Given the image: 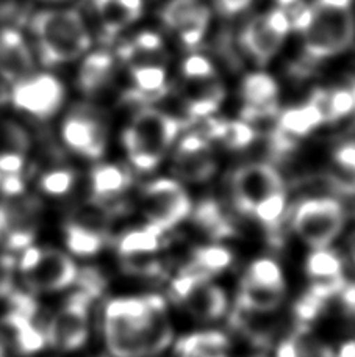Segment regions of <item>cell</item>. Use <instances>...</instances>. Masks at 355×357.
Masks as SVG:
<instances>
[{"label":"cell","mask_w":355,"mask_h":357,"mask_svg":"<svg viewBox=\"0 0 355 357\" xmlns=\"http://www.w3.org/2000/svg\"><path fill=\"white\" fill-rule=\"evenodd\" d=\"M290 19L282 8L271 10L255 16L241 33V44L253 61L266 65L281 50L290 33Z\"/></svg>","instance_id":"10"},{"label":"cell","mask_w":355,"mask_h":357,"mask_svg":"<svg viewBox=\"0 0 355 357\" xmlns=\"http://www.w3.org/2000/svg\"><path fill=\"white\" fill-rule=\"evenodd\" d=\"M179 304L196 320L214 321L227 312L229 299L221 287L212 284L210 279H204L196 284Z\"/></svg>","instance_id":"18"},{"label":"cell","mask_w":355,"mask_h":357,"mask_svg":"<svg viewBox=\"0 0 355 357\" xmlns=\"http://www.w3.org/2000/svg\"><path fill=\"white\" fill-rule=\"evenodd\" d=\"M307 102H310V104L321 113L324 123H335V121L343 119L355 110L354 96L351 93V89L345 88H316L315 91L310 94Z\"/></svg>","instance_id":"23"},{"label":"cell","mask_w":355,"mask_h":357,"mask_svg":"<svg viewBox=\"0 0 355 357\" xmlns=\"http://www.w3.org/2000/svg\"><path fill=\"white\" fill-rule=\"evenodd\" d=\"M306 273L313 280L345 276L343 259L331 248H318L308 254L306 260Z\"/></svg>","instance_id":"30"},{"label":"cell","mask_w":355,"mask_h":357,"mask_svg":"<svg viewBox=\"0 0 355 357\" xmlns=\"http://www.w3.org/2000/svg\"><path fill=\"white\" fill-rule=\"evenodd\" d=\"M185 108L191 121L210 118L226 98V89L218 73L207 77L185 79Z\"/></svg>","instance_id":"16"},{"label":"cell","mask_w":355,"mask_h":357,"mask_svg":"<svg viewBox=\"0 0 355 357\" xmlns=\"http://www.w3.org/2000/svg\"><path fill=\"white\" fill-rule=\"evenodd\" d=\"M285 190L281 174L268 163H251L241 167L232 177V196L235 208L252 215L260 202L277 191Z\"/></svg>","instance_id":"11"},{"label":"cell","mask_w":355,"mask_h":357,"mask_svg":"<svg viewBox=\"0 0 355 357\" xmlns=\"http://www.w3.org/2000/svg\"><path fill=\"white\" fill-rule=\"evenodd\" d=\"M200 0H169L161 10V21L169 30H175L183 19L198 8Z\"/></svg>","instance_id":"38"},{"label":"cell","mask_w":355,"mask_h":357,"mask_svg":"<svg viewBox=\"0 0 355 357\" xmlns=\"http://www.w3.org/2000/svg\"><path fill=\"white\" fill-rule=\"evenodd\" d=\"M324 307H326V301H322V299L315 296L313 293H310L307 290L299 299H297V303L293 307V312L297 323L307 326L308 323L315 321L316 318L321 315V312L324 310Z\"/></svg>","instance_id":"39"},{"label":"cell","mask_w":355,"mask_h":357,"mask_svg":"<svg viewBox=\"0 0 355 357\" xmlns=\"http://www.w3.org/2000/svg\"><path fill=\"white\" fill-rule=\"evenodd\" d=\"M243 110L241 118L246 123H255L274 118L278 113V85L266 73H252L241 85Z\"/></svg>","instance_id":"15"},{"label":"cell","mask_w":355,"mask_h":357,"mask_svg":"<svg viewBox=\"0 0 355 357\" xmlns=\"http://www.w3.org/2000/svg\"><path fill=\"white\" fill-rule=\"evenodd\" d=\"M199 132L207 139H218L224 143L229 149H244L255 142L257 132L252 124L246 121H227L216 118L202 119V127Z\"/></svg>","instance_id":"20"},{"label":"cell","mask_w":355,"mask_h":357,"mask_svg":"<svg viewBox=\"0 0 355 357\" xmlns=\"http://www.w3.org/2000/svg\"><path fill=\"white\" fill-rule=\"evenodd\" d=\"M352 256H354V264H355V245H354V251H352Z\"/></svg>","instance_id":"56"},{"label":"cell","mask_w":355,"mask_h":357,"mask_svg":"<svg viewBox=\"0 0 355 357\" xmlns=\"http://www.w3.org/2000/svg\"><path fill=\"white\" fill-rule=\"evenodd\" d=\"M0 181H2V173H0Z\"/></svg>","instance_id":"57"},{"label":"cell","mask_w":355,"mask_h":357,"mask_svg":"<svg viewBox=\"0 0 355 357\" xmlns=\"http://www.w3.org/2000/svg\"><path fill=\"white\" fill-rule=\"evenodd\" d=\"M104 339L113 357H154L173 343L161 296L115 298L104 309Z\"/></svg>","instance_id":"1"},{"label":"cell","mask_w":355,"mask_h":357,"mask_svg":"<svg viewBox=\"0 0 355 357\" xmlns=\"http://www.w3.org/2000/svg\"><path fill=\"white\" fill-rule=\"evenodd\" d=\"M36 49L44 66H58L77 60L91 47L84 17L75 10H42L30 19Z\"/></svg>","instance_id":"2"},{"label":"cell","mask_w":355,"mask_h":357,"mask_svg":"<svg viewBox=\"0 0 355 357\" xmlns=\"http://www.w3.org/2000/svg\"><path fill=\"white\" fill-rule=\"evenodd\" d=\"M0 190L2 193L8 197L21 196L25 190V183L21 174H5V177L0 181Z\"/></svg>","instance_id":"46"},{"label":"cell","mask_w":355,"mask_h":357,"mask_svg":"<svg viewBox=\"0 0 355 357\" xmlns=\"http://www.w3.org/2000/svg\"><path fill=\"white\" fill-rule=\"evenodd\" d=\"M303 36V52L310 61L327 60L349 49L355 36L351 8L333 6L315 0Z\"/></svg>","instance_id":"4"},{"label":"cell","mask_w":355,"mask_h":357,"mask_svg":"<svg viewBox=\"0 0 355 357\" xmlns=\"http://www.w3.org/2000/svg\"><path fill=\"white\" fill-rule=\"evenodd\" d=\"M141 208L148 225L168 232L188 218L193 212V204L180 182L163 177L145 185Z\"/></svg>","instance_id":"6"},{"label":"cell","mask_w":355,"mask_h":357,"mask_svg":"<svg viewBox=\"0 0 355 357\" xmlns=\"http://www.w3.org/2000/svg\"><path fill=\"white\" fill-rule=\"evenodd\" d=\"M77 265L65 252L58 250H42L38 264L30 271L24 273V280L30 290L38 293L58 291L72 285L77 279Z\"/></svg>","instance_id":"13"},{"label":"cell","mask_w":355,"mask_h":357,"mask_svg":"<svg viewBox=\"0 0 355 357\" xmlns=\"http://www.w3.org/2000/svg\"><path fill=\"white\" fill-rule=\"evenodd\" d=\"M338 296L341 305H343V310L349 317L355 318V282H346V285L338 293Z\"/></svg>","instance_id":"47"},{"label":"cell","mask_w":355,"mask_h":357,"mask_svg":"<svg viewBox=\"0 0 355 357\" xmlns=\"http://www.w3.org/2000/svg\"><path fill=\"white\" fill-rule=\"evenodd\" d=\"M210 8L207 5L200 3L191 15H188L183 21L177 25V31L180 41L187 47H194L204 40L208 25H210Z\"/></svg>","instance_id":"34"},{"label":"cell","mask_w":355,"mask_h":357,"mask_svg":"<svg viewBox=\"0 0 355 357\" xmlns=\"http://www.w3.org/2000/svg\"><path fill=\"white\" fill-rule=\"evenodd\" d=\"M285 291L287 290H276V289H265V287L247 284L241 280L237 307H241L255 314H269L281 307Z\"/></svg>","instance_id":"26"},{"label":"cell","mask_w":355,"mask_h":357,"mask_svg":"<svg viewBox=\"0 0 355 357\" xmlns=\"http://www.w3.org/2000/svg\"><path fill=\"white\" fill-rule=\"evenodd\" d=\"M194 222L208 237L214 240L232 237L235 234V226L232 225L229 216L224 213L218 202L204 201L194 210Z\"/></svg>","instance_id":"29"},{"label":"cell","mask_w":355,"mask_h":357,"mask_svg":"<svg viewBox=\"0 0 355 357\" xmlns=\"http://www.w3.org/2000/svg\"><path fill=\"white\" fill-rule=\"evenodd\" d=\"M130 185V173L119 165H99L91 173V196L97 204L116 199Z\"/></svg>","instance_id":"22"},{"label":"cell","mask_w":355,"mask_h":357,"mask_svg":"<svg viewBox=\"0 0 355 357\" xmlns=\"http://www.w3.org/2000/svg\"><path fill=\"white\" fill-rule=\"evenodd\" d=\"M0 357H5V345L0 342Z\"/></svg>","instance_id":"54"},{"label":"cell","mask_w":355,"mask_h":357,"mask_svg":"<svg viewBox=\"0 0 355 357\" xmlns=\"http://www.w3.org/2000/svg\"><path fill=\"white\" fill-rule=\"evenodd\" d=\"M75 282L79 284V290L85 291L88 296L96 299L105 289V278L96 268H85L79 271Z\"/></svg>","instance_id":"40"},{"label":"cell","mask_w":355,"mask_h":357,"mask_svg":"<svg viewBox=\"0 0 355 357\" xmlns=\"http://www.w3.org/2000/svg\"><path fill=\"white\" fill-rule=\"evenodd\" d=\"M10 100L19 112L44 121L60 110L65 86L52 74H30L11 86Z\"/></svg>","instance_id":"8"},{"label":"cell","mask_w":355,"mask_h":357,"mask_svg":"<svg viewBox=\"0 0 355 357\" xmlns=\"http://www.w3.org/2000/svg\"><path fill=\"white\" fill-rule=\"evenodd\" d=\"M8 298L11 304V312H15V314H19L25 318H29V320L35 321V317L38 315L40 307H38V303L35 301L33 296L29 295V293L13 290L8 295Z\"/></svg>","instance_id":"42"},{"label":"cell","mask_w":355,"mask_h":357,"mask_svg":"<svg viewBox=\"0 0 355 357\" xmlns=\"http://www.w3.org/2000/svg\"><path fill=\"white\" fill-rule=\"evenodd\" d=\"M285 213H287V191L282 190L260 202L258 206L253 208L252 216H255V218L268 229L271 237L276 238L278 227H281L285 220Z\"/></svg>","instance_id":"33"},{"label":"cell","mask_w":355,"mask_h":357,"mask_svg":"<svg viewBox=\"0 0 355 357\" xmlns=\"http://www.w3.org/2000/svg\"><path fill=\"white\" fill-rule=\"evenodd\" d=\"M0 323L3 328L2 334L10 335V340L19 353L33 354L47 345L46 329L36 326L33 320L10 312Z\"/></svg>","instance_id":"21"},{"label":"cell","mask_w":355,"mask_h":357,"mask_svg":"<svg viewBox=\"0 0 355 357\" xmlns=\"http://www.w3.org/2000/svg\"><path fill=\"white\" fill-rule=\"evenodd\" d=\"M210 143L199 130L183 137L174 152L173 171L175 176L191 183H202L212 178L218 165Z\"/></svg>","instance_id":"12"},{"label":"cell","mask_w":355,"mask_h":357,"mask_svg":"<svg viewBox=\"0 0 355 357\" xmlns=\"http://www.w3.org/2000/svg\"><path fill=\"white\" fill-rule=\"evenodd\" d=\"M230 347L229 337L219 331H202L189 334L179 340L175 351L179 357H191L200 354H221Z\"/></svg>","instance_id":"27"},{"label":"cell","mask_w":355,"mask_h":357,"mask_svg":"<svg viewBox=\"0 0 355 357\" xmlns=\"http://www.w3.org/2000/svg\"><path fill=\"white\" fill-rule=\"evenodd\" d=\"M164 232L152 225L132 229L123 234L118 240V252L123 257L152 256L161 248Z\"/></svg>","instance_id":"25"},{"label":"cell","mask_w":355,"mask_h":357,"mask_svg":"<svg viewBox=\"0 0 355 357\" xmlns=\"http://www.w3.org/2000/svg\"><path fill=\"white\" fill-rule=\"evenodd\" d=\"M346 210L335 197H310L299 202L291 216V227L307 246L329 248L343 232Z\"/></svg>","instance_id":"5"},{"label":"cell","mask_w":355,"mask_h":357,"mask_svg":"<svg viewBox=\"0 0 355 357\" xmlns=\"http://www.w3.org/2000/svg\"><path fill=\"white\" fill-rule=\"evenodd\" d=\"M232 264H233L232 251L221 245L198 248V250L193 252V259H191V265L208 279L214 276V274L226 271Z\"/></svg>","instance_id":"31"},{"label":"cell","mask_w":355,"mask_h":357,"mask_svg":"<svg viewBox=\"0 0 355 357\" xmlns=\"http://www.w3.org/2000/svg\"><path fill=\"white\" fill-rule=\"evenodd\" d=\"M17 6L19 0H0V21H6L15 16Z\"/></svg>","instance_id":"50"},{"label":"cell","mask_w":355,"mask_h":357,"mask_svg":"<svg viewBox=\"0 0 355 357\" xmlns=\"http://www.w3.org/2000/svg\"><path fill=\"white\" fill-rule=\"evenodd\" d=\"M35 238V232L31 227L21 226L11 229L10 232H6V246L13 251L17 250H27L31 246Z\"/></svg>","instance_id":"43"},{"label":"cell","mask_w":355,"mask_h":357,"mask_svg":"<svg viewBox=\"0 0 355 357\" xmlns=\"http://www.w3.org/2000/svg\"><path fill=\"white\" fill-rule=\"evenodd\" d=\"M243 280L247 284L265 287V289L287 290L281 265L272 259H257L247 268Z\"/></svg>","instance_id":"32"},{"label":"cell","mask_w":355,"mask_h":357,"mask_svg":"<svg viewBox=\"0 0 355 357\" xmlns=\"http://www.w3.org/2000/svg\"><path fill=\"white\" fill-rule=\"evenodd\" d=\"M182 123L155 108L143 107L123 133V143L133 167L141 173L154 171L174 144Z\"/></svg>","instance_id":"3"},{"label":"cell","mask_w":355,"mask_h":357,"mask_svg":"<svg viewBox=\"0 0 355 357\" xmlns=\"http://www.w3.org/2000/svg\"><path fill=\"white\" fill-rule=\"evenodd\" d=\"M106 40H113L143 15V0H93Z\"/></svg>","instance_id":"19"},{"label":"cell","mask_w":355,"mask_h":357,"mask_svg":"<svg viewBox=\"0 0 355 357\" xmlns=\"http://www.w3.org/2000/svg\"><path fill=\"white\" fill-rule=\"evenodd\" d=\"M327 181L331 183V187L335 191H338L340 195L355 196V167L332 162V167L327 174Z\"/></svg>","instance_id":"37"},{"label":"cell","mask_w":355,"mask_h":357,"mask_svg":"<svg viewBox=\"0 0 355 357\" xmlns=\"http://www.w3.org/2000/svg\"><path fill=\"white\" fill-rule=\"evenodd\" d=\"M33 55L24 36L15 29H0V74L10 82L29 77L33 71Z\"/></svg>","instance_id":"17"},{"label":"cell","mask_w":355,"mask_h":357,"mask_svg":"<svg viewBox=\"0 0 355 357\" xmlns=\"http://www.w3.org/2000/svg\"><path fill=\"white\" fill-rule=\"evenodd\" d=\"M41 254H42L41 248H35V246L27 248V250L24 251L21 260H19V270L22 273L30 271L31 268L38 264V260L41 259Z\"/></svg>","instance_id":"49"},{"label":"cell","mask_w":355,"mask_h":357,"mask_svg":"<svg viewBox=\"0 0 355 357\" xmlns=\"http://www.w3.org/2000/svg\"><path fill=\"white\" fill-rule=\"evenodd\" d=\"M66 246L74 256L93 257L104 250L105 237L97 229L88 227L84 222H69L65 227Z\"/></svg>","instance_id":"28"},{"label":"cell","mask_w":355,"mask_h":357,"mask_svg":"<svg viewBox=\"0 0 355 357\" xmlns=\"http://www.w3.org/2000/svg\"><path fill=\"white\" fill-rule=\"evenodd\" d=\"M221 13L227 16H235L238 13L244 11L247 6H251L252 0H214Z\"/></svg>","instance_id":"48"},{"label":"cell","mask_w":355,"mask_h":357,"mask_svg":"<svg viewBox=\"0 0 355 357\" xmlns=\"http://www.w3.org/2000/svg\"><path fill=\"white\" fill-rule=\"evenodd\" d=\"M191 357H227L226 353H221V354H200V356H191Z\"/></svg>","instance_id":"53"},{"label":"cell","mask_w":355,"mask_h":357,"mask_svg":"<svg viewBox=\"0 0 355 357\" xmlns=\"http://www.w3.org/2000/svg\"><path fill=\"white\" fill-rule=\"evenodd\" d=\"M182 74L185 79L207 77V75L216 74L213 63L202 55H191L185 60L182 66Z\"/></svg>","instance_id":"41"},{"label":"cell","mask_w":355,"mask_h":357,"mask_svg":"<svg viewBox=\"0 0 355 357\" xmlns=\"http://www.w3.org/2000/svg\"><path fill=\"white\" fill-rule=\"evenodd\" d=\"M75 174L72 169H54L44 174L40 187L49 196H63L74 187Z\"/></svg>","instance_id":"36"},{"label":"cell","mask_w":355,"mask_h":357,"mask_svg":"<svg viewBox=\"0 0 355 357\" xmlns=\"http://www.w3.org/2000/svg\"><path fill=\"white\" fill-rule=\"evenodd\" d=\"M94 299L77 290L46 328L47 343L60 351H75L90 335V305Z\"/></svg>","instance_id":"7"},{"label":"cell","mask_w":355,"mask_h":357,"mask_svg":"<svg viewBox=\"0 0 355 357\" xmlns=\"http://www.w3.org/2000/svg\"><path fill=\"white\" fill-rule=\"evenodd\" d=\"M15 259L11 256L0 257V298H8L13 291V266Z\"/></svg>","instance_id":"45"},{"label":"cell","mask_w":355,"mask_h":357,"mask_svg":"<svg viewBox=\"0 0 355 357\" xmlns=\"http://www.w3.org/2000/svg\"><path fill=\"white\" fill-rule=\"evenodd\" d=\"M25 165L22 152L6 151L0 154V173L3 174H21Z\"/></svg>","instance_id":"44"},{"label":"cell","mask_w":355,"mask_h":357,"mask_svg":"<svg viewBox=\"0 0 355 357\" xmlns=\"http://www.w3.org/2000/svg\"><path fill=\"white\" fill-rule=\"evenodd\" d=\"M115 69V61L109 52H94L84 60L79 71L77 84L81 93L94 94L109 85Z\"/></svg>","instance_id":"24"},{"label":"cell","mask_w":355,"mask_h":357,"mask_svg":"<svg viewBox=\"0 0 355 357\" xmlns=\"http://www.w3.org/2000/svg\"><path fill=\"white\" fill-rule=\"evenodd\" d=\"M276 2L278 3V8L285 10V8H288V6L293 5V3H296L297 0H276Z\"/></svg>","instance_id":"52"},{"label":"cell","mask_w":355,"mask_h":357,"mask_svg":"<svg viewBox=\"0 0 355 357\" xmlns=\"http://www.w3.org/2000/svg\"><path fill=\"white\" fill-rule=\"evenodd\" d=\"M321 124H324V119L310 102L288 108L277 119L276 129L271 137L272 149L277 154H287L296 149L301 139L308 137Z\"/></svg>","instance_id":"14"},{"label":"cell","mask_w":355,"mask_h":357,"mask_svg":"<svg viewBox=\"0 0 355 357\" xmlns=\"http://www.w3.org/2000/svg\"><path fill=\"white\" fill-rule=\"evenodd\" d=\"M290 340L293 343L294 357H335L333 349L303 324H299L294 334L290 335Z\"/></svg>","instance_id":"35"},{"label":"cell","mask_w":355,"mask_h":357,"mask_svg":"<svg viewBox=\"0 0 355 357\" xmlns=\"http://www.w3.org/2000/svg\"><path fill=\"white\" fill-rule=\"evenodd\" d=\"M61 137L69 149L90 160L102 157L109 142L105 121L99 118V113L93 107L86 105L74 108L68 114L61 126Z\"/></svg>","instance_id":"9"},{"label":"cell","mask_w":355,"mask_h":357,"mask_svg":"<svg viewBox=\"0 0 355 357\" xmlns=\"http://www.w3.org/2000/svg\"><path fill=\"white\" fill-rule=\"evenodd\" d=\"M335 357H355V340H349L340 347L338 353H335Z\"/></svg>","instance_id":"51"},{"label":"cell","mask_w":355,"mask_h":357,"mask_svg":"<svg viewBox=\"0 0 355 357\" xmlns=\"http://www.w3.org/2000/svg\"><path fill=\"white\" fill-rule=\"evenodd\" d=\"M351 93H352V96H354V104H355V85L352 86V89H351Z\"/></svg>","instance_id":"55"}]
</instances>
